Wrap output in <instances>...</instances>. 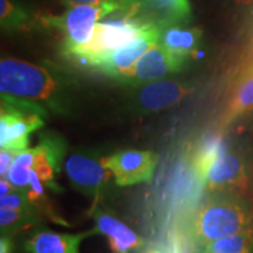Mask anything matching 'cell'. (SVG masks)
<instances>
[{
  "label": "cell",
  "mask_w": 253,
  "mask_h": 253,
  "mask_svg": "<svg viewBox=\"0 0 253 253\" xmlns=\"http://www.w3.org/2000/svg\"><path fill=\"white\" fill-rule=\"evenodd\" d=\"M0 91L1 95L63 112L68 106L71 86L54 69L6 58L0 61Z\"/></svg>",
  "instance_id": "cell-1"
},
{
  "label": "cell",
  "mask_w": 253,
  "mask_h": 253,
  "mask_svg": "<svg viewBox=\"0 0 253 253\" xmlns=\"http://www.w3.org/2000/svg\"><path fill=\"white\" fill-rule=\"evenodd\" d=\"M250 212L242 201L231 197L209 199L198 209L189 230V243L196 249L250 229Z\"/></svg>",
  "instance_id": "cell-2"
},
{
  "label": "cell",
  "mask_w": 253,
  "mask_h": 253,
  "mask_svg": "<svg viewBox=\"0 0 253 253\" xmlns=\"http://www.w3.org/2000/svg\"><path fill=\"white\" fill-rule=\"evenodd\" d=\"M134 1L102 2L97 5L73 6L61 15H45L39 21L48 28H55L63 34V53L69 55L93 39L96 24L116 12H131Z\"/></svg>",
  "instance_id": "cell-3"
},
{
  "label": "cell",
  "mask_w": 253,
  "mask_h": 253,
  "mask_svg": "<svg viewBox=\"0 0 253 253\" xmlns=\"http://www.w3.org/2000/svg\"><path fill=\"white\" fill-rule=\"evenodd\" d=\"M151 25L154 24L148 23L131 12H116L96 24L90 42L68 56L93 67L103 56L134 41Z\"/></svg>",
  "instance_id": "cell-4"
},
{
  "label": "cell",
  "mask_w": 253,
  "mask_h": 253,
  "mask_svg": "<svg viewBox=\"0 0 253 253\" xmlns=\"http://www.w3.org/2000/svg\"><path fill=\"white\" fill-rule=\"evenodd\" d=\"M46 109L39 104L1 95L0 147L23 151L30 143V134L43 126Z\"/></svg>",
  "instance_id": "cell-5"
},
{
  "label": "cell",
  "mask_w": 253,
  "mask_h": 253,
  "mask_svg": "<svg viewBox=\"0 0 253 253\" xmlns=\"http://www.w3.org/2000/svg\"><path fill=\"white\" fill-rule=\"evenodd\" d=\"M157 161V155L153 151L125 150L103 157L102 164L115 177L116 184L129 186L151 182Z\"/></svg>",
  "instance_id": "cell-6"
},
{
  "label": "cell",
  "mask_w": 253,
  "mask_h": 253,
  "mask_svg": "<svg viewBox=\"0 0 253 253\" xmlns=\"http://www.w3.org/2000/svg\"><path fill=\"white\" fill-rule=\"evenodd\" d=\"M65 170L75 189L95 199L106 190L110 175H113L103 167L102 158L84 151L72 154L65 162Z\"/></svg>",
  "instance_id": "cell-7"
},
{
  "label": "cell",
  "mask_w": 253,
  "mask_h": 253,
  "mask_svg": "<svg viewBox=\"0 0 253 253\" xmlns=\"http://www.w3.org/2000/svg\"><path fill=\"white\" fill-rule=\"evenodd\" d=\"M161 32H162V28L156 25H151L130 43L103 56L95 63L93 68L102 72L103 74L108 75L110 78L123 81L126 75L131 72L141 56L154 43L160 41Z\"/></svg>",
  "instance_id": "cell-8"
},
{
  "label": "cell",
  "mask_w": 253,
  "mask_h": 253,
  "mask_svg": "<svg viewBox=\"0 0 253 253\" xmlns=\"http://www.w3.org/2000/svg\"><path fill=\"white\" fill-rule=\"evenodd\" d=\"M183 66L184 62L170 54L158 41L141 56L122 82L137 87L153 81L162 80L168 75L181 71Z\"/></svg>",
  "instance_id": "cell-9"
},
{
  "label": "cell",
  "mask_w": 253,
  "mask_h": 253,
  "mask_svg": "<svg viewBox=\"0 0 253 253\" xmlns=\"http://www.w3.org/2000/svg\"><path fill=\"white\" fill-rule=\"evenodd\" d=\"M192 91L184 82L176 80H157L145 84L135 97L136 109L154 113L176 106Z\"/></svg>",
  "instance_id": "cell-10"
},
{
  "label": "cell",
  "mask_w": 253,
  "mask_h": 253,
  "mask_svg": "<svg viewBox=\"0 0 253 253\" xmlns=\"http://www.w3.org/2000/svg\"><path fill=\"white\" fill-rule=\"evenodd\" d=\"M135 14L161 28L190 23L192 8L189 0H134Z\"/></svg>",
  "instance_id": "cell-11"
},
{
  "label": "cell",
  "mask_w": 253,
  "mask_h": 253,
  "mask_svg": "<svg viewBox=\"0 0 253 253\" xmlns=\"http://www.w3.org/2000/svg\"><path fill=\"white\" fill-rule=\"evenodd\" d=\"M248 172L243 158L235 153L224 151L209 169L204 185L208 191L244 190L248 186Z\"/></svg>",
  "instance_id": "cell-12"
},
{
  "label": "cell",
  "mask_w": 253,
  "mask_h": 253,
  "mask_svg": "<svg viewBox=\"0 0 253 253\" xmlns=\"http://www.w3.org/2000/svg\"><path fill=\"white\" fill-rule=\"evenodd\" d=\"M94 219L97 232L108 239L112 253H130L143 245V239L137 233L109 212L96 211Z\"/></svg>",
  "instance_id": "cell-13"
},
{
  "label": "cell",
  "mask_w": 253,
  "mask_h": 253,
  "mask_svg": "<svg viewBox=\"0 0 253 253\" xmlns=\"http://www.w3.org/2000/svg\"><path fill=\"white\" fill-rule=\"evenodd\" d=\"M96 232L94 230L72 235L41 230L25 242V250L28 253H80L81 243Z\"/></svg>",
  "instance_id": "cell-14"
},
{
  "label": "cell",
  "mask_w": 253,
  "mask_h": 253,
  "mask_svg": "<svg viewBox=\"0 0 253 253\" xmlns=\"http://www.w3.org/2000/svg\"><path fill=\"white\" fill-rule=\"evenodd\" d=\"M203 32L198 27L173 25L162 28L160 42L176 59L185 62L198 48Z\"/></svg>",
  "instance_id": "cell-15"
},
{
  "label": "cell",
  "mask_w": 253,
  "mask_h": 253,
  "mask_svg": "<svg viewBox=\"0 0 253 253\" xmlns=\"http://www.w3.org/2000/svg\"><path fill=\"white\" fill-rule=\"evenodd\" d=\"M250 110H253V67L240 74L224 114V125H229Z\"/></svg>",
  "instance_id": "cell-16"
},
{
  "label": "cell",
  "mask_w": 253,
  "mask_h": 253,
  "mask_svg": "<svg viewBox=\"0 0 253 253\" xmlns=\"http://www.w3.org/2000/svg\"><path fill=\"white\" fill-rule=\"evenodd\" d=\"M197 250V253H253V231L246 230L223 237Z\"/></svg>",
  "instance_id": "cell-17"
},
{
  "label": "cell",
  "mask_w": 253,
  "mask_h": 253,
  "mask_svg": "<svg viewBox=\"0 0 253 253\" xmlns=\"http://www.w3.org/2000/svg\"><path fill=\"white\" fill-rule=\"evenodd\" d=\"M224 151H225V144L220 137L210 138L198 148L192 160V168L199 181L204 183L209 169Z\"/></svg>",
  "instance_id": "cell-18"
},
{
  "label": "cell",
  "mask_w": 253,
  "mask_h": 253,
  "mask_svg": "<svg viewBox=\"0 0 253 253\" xmlns=\"http://www.w3.org/2000/svg\"><path fill=\"white\" fill-rule=\"evenodd\" d=\"M36 219L33 208L31 209H14L0 207V226L1 236L11 237L18 230L33 224Z\"/></svg>",
  "instance_id": "cell-19"
},
{
  "label": "cell",
  "mask_w": 253,
  "mask_h": 253,
  "mask_svg": "<svg viewBox=\"0 0 253 253\" xmlns=\"http://www.w3.org/2000/svg\"><path fill=\"white\" fill-rule=\"evenodd\" d=\"M28 20V12L20 4L11 0H0V24L2 30H20Z\"/></svg>",
  "instance_id": "cell-20"
},
{
  "label": "cell",
  "mask_w": 253,
  "mask_h": 253,
  "mask_svg": "<svg viewBox=\"0 0 253 253\" xmlns=\"http://www.w3.org/2000/svg\"><path fill=\"white\" fill-rule=\"evenodd\" d=\"M19 154H20V151L18 150L1 149V153H0V175H1V178L7 176L9 169L13 166L15 158L18 157Z\"/></svg>",
  "instance_id": "cell-21"
},
{
  "label": "cell",
  "mask_w": 253,
  "mask_h": 253,
  "mask_svg": "<svg viewBox=\"0 0 253 253\" xmlns=\"http://www.w3.org/2000/svg\"><path fill=\"white\" fill-rule=\"evenodd\" d=\"M248 48H246L245 55V67L243 73L253 67V17L249 26V38H248Z\"/></svg>",
  "instance_id": "cell-22"
},
{
  "label": "cell",
  "mask_w": 253,
  "mask_h": 253,
  "mask_svg": "<svg viewBox=\"0 0 253 253\" xmlns=\"http://www.w3.org/2000/svg\"><path fill=\"white\" fill-rule=\"evenodd\" d=\"M62 5L73 7L78 5H97L102 2H130L134 0H60Z\"/></svg>",
  "instance_id": "cell-23"
},
{
  "label": "cell",
  "mask_w": 253,
  "mask_h": 253,
  "mask_svg": "<svg viewBox=\"0 0 253 253\" xmlns=\"http://www.w3.org/2000/svg\"><path fill=\"white\" fill-rule=\"evenodd\" d=\"M17 188L13 184H11L6 178H1L0 182V197L4 198L6 196L13 194L14 191H17Z\"/></svg>",
  "instance_id": "cell-24"
},
{
  "label": "cell",
  "mask_w": 253,
  "mask_h": 253,
  "mask_svg": "<svg viewBox=\"0 0 253 253\" xmlns=\"http://www.w3.org/2000/svg\"><path fill=\"white\" fill-rule=\"evenodd\" d=\"M14 252V244L12 242L11 237L1 236L0 239V253H13Z\"/></svg>",
  "instance_id": "cell-25"
},
{
  "label": "cell",
  "mask_w": 253,
  "mask_h": 253,
  "mask_svg": "<svg viewBox=\"0 0 253 253\" xmlns=\"http://www.w3.org/2000/svg\"><path fill=\"white\" fill-rule=\"evenodd\" d=\"M217 1H235L239 5L253 6V0H217Z\"/></svg>",
  "instance_id": "cell-26"
},
{
  "label": "cell",
  "mask_w": 253,
  "mask_h": 253,
  "mask_svg": "<svg viewBox=\"0 0 253 253\" xmlns=\"http://www.w3.org/2000/svg\"><path fill=\"white\" fill-rule=\"evenodd\" d=\"M13 253H14V252H13Z\"/></svg>",
  "instance_id": "cell-27"
}]
</instances>
